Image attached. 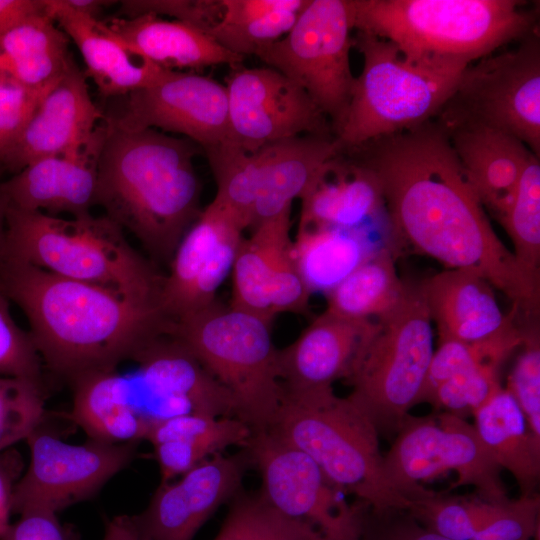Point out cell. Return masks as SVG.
I'll use <instances>...</instances> for the list:
<instances>
[{
    "label": "cell",
    "mask_w": 540,
    "mask_h": 540,
    "mask_svg": "<svg viewBox=\"0 0 540 540\" xmlns=\"http://www.w3.org/2000/svg\"><path fill=\"white\" fill-rule=\"evenodd\" d=\"M377 181L396 245L479 275L518 315L539 319L540 280L491 226L443 128L431 120L342 152Z\"/></svg>",
    "instance_id": "1"
},
{
    "label": "cell",
    "mask_w": 540,
    "mask_h": 540,
    "mask_svg": "<svg viewBox=\"0 0 540 540\" xmlns=\"http://www.w3.org/2000/svg\"><path fill=\"white\" fill-rule=\"evenodd\" d=\"M0 289L25 314L43 364L70 382L116 368L172 327L157 303L17 260L0 261Z\"/></svg>",
    "instance_id": "2"
},
{
    "label": "cell",
    "mask_w": 540,
    "mask_h": 540,
    "mask_svg": "<svg viewBox=\"0 0 540 540\" xmlns=\"http://www.w3.org/2000/svg\"><path fill=\"white\" fill-rule=\"evenodd\" d=\"M104 124L96 205L132 233L154 260L169 265L203 210L193 163L201 148L187 138L126 127L107 116Z\"/></svg>",
    "instance_id": "3"
},
{
    "label": "cell",
    "mask_w": 540,
    "mask_h": 540,
    "mask_svg": "<svg viewBox=\"0 0 540 540\" xmlns=\"http://www.w3.org/2000/svg\"><path fill=\"white\" fill-rule=\"evenodd\" d=\"M516 0H351L353 27L418 63L469 65L538 27Z\"/></svg>",
    "instance_id": "4"
},
{
    "label": "cell",
    "mask_w": 540,
    "mask_h": 540,
    "mask_svg": "<svg viewBox=\"0 0 540 540\" xmlns=\"http://www.w3.org/2000/svg\"><path fill=\"white\" fill-rule=\"evenodd\" d=\"M2 259L159 304L164 275L105 214L61 218L7 207Z\"/></svg>",
    "instance_id": "5"
},
{
    "label": "cell",
    "mask_w": 540,
    "mask_h": 540,
    "mask_svg": "<svg viewBox=\"0 0 540 540\" xmlns=\"http://www.w3.org/2000/svg\"><path fill=\"white\" fill-rule=\"evenodd\" d=\"M310 457L328 481L374 512L407 510L384 473L379 434L369 419L333 387L286 393L266 430Z\"/></svg>",
    "instance_id": "6"
},
{
    "label": "cell",
    "mask_w": 540,
    "mask_h": 540,
    "mask_svg": "<svg viewBox=\"0 0 540 540\" xmlns=\"http://www.w3.org/2000/svg\"><path fill=\"white\" fill-rule=\"evenodd\" d=\"M353 47L362 55L363 68L333 135L338 152L433 120L468 66L410 62L393 43L358 31Z\"/></svg>",
    "instance_id": "7"
},
{
    "label": "cell",
    "mask_w": 540,
    "mask_h": 540,
    "mask_svg": "<svg viewBox=\"0 0 540 540\" xmlns=\"http://www.w3.org/2000/svg\"><path fill=\"white\" fill-rule=\"evenodd\" d=\"M271 325L216 301L170 331L230 393L236 417L253 433L272 426L284 396Z\"/></svg>",
    "instance_id": "8"
},
{
    "label": "cell",
    "mask_w": 540,
    "mask_h": 540,
    "mask_svg": "<svg viewBox=\"0 0 540 540\" xmlns=\"http://www.w3.org/2000/svg\"><path fill=\"white\" fill-rule=\"evenodd\" d=\"M376 322L375 333L345 379L352 387L347 398L379 435L391 438L418 404L434 353L421 282H405L399 302Z\"/></svg>",
    "instance_id": "9"
},
{
    "label": "cell",
    "mask_w": 540,
    "mask_h": 540,
    "mask_svg": "<svg viewBox=\"0 0 540 540\" xmlns=\"http://www.w3.org/2000/svg\"><path fill=\"white\" fill-rule=\"evenodd\" d=\"M433 120L443 129L483 126L506 133L540 158L539 26L513 49L469 64Z\"/></svg>",
    "instance_id": "10"
},
{
    "label": "cell",
    "mask_w": 540,
    "mask_h": 540,
    "mask_svg": "<svg viewBox=\"0 0 540 540\" xmlns=\"http://www.w3.org/2000/svg\"><path fill=\"white\" fill-rule=\"evenodd\" d=\"M388 484L409 502L430 493L420 484L447 471L458 474L452 487L470 485L483 501L508 500L501 466L464 418L443 412L405 418L383 459Z\"/></svg>",
    "instance_id": "11"
},
{
    "label": "cell",
    "mask_w": 540,
    "mask_h": 540,
    "mask_svg": "<svg viewBox=\"0 0 540 540\" xmlns=\"http://www.w3.org/2000/svg\"><path fill=\"white\" fill-rule=\"evenodd\" d=\"M352 30L351 0H308L289 32L255 55L306 91L329 120L333 135L355 81Z\"/></svg>",
    "instance_id": "12"
},
{
    "label": "cell",
    "mask_w": 540,
    "mask_h": 540,
    "mask_svg": "<svg viewBox=\"0 0 540 540\" xmlns=\"http://www.w3.org/2000/svg\"><path fill=\"white\" fill-rule=\"evenodd\" d=\"M261 477L258 490L279 513L327 540H360L363 503L349 504L315 462L268 431L252 433L243 446Z\"/></svg>",
    "instance_id": "13"
},
{
    "label": "cell",
    "mask_w": 540,
    "mask_h": 540,
    "mask_svg": "<svg viewBox=\"0 0 540 540\" xmlns=\"http://www.w3.org/2000/svg\"><path fill=\"white\" fill-rule=\"evenodd\" d=\"M43 424L26 439L30 462L14 488L12 514L29 510L57 514L87 500L136 456L139 443L88 439L70 444Z\"/></svg>",
    "instance_id": "14"
},
{
    "label": "cell",
    "mask_w": 540,
    "mask_h": 540,
    "mask_svg": "<svg viewBox=\"0 0 540 540\" xmlns=\"http://www.w3.org/2000/svg\"><path fill=\"white\" fill-rule=\"evenodd\" d=\"M225 88L228 126L221 144L253 152L302 135L333 137L329 120L306 91L273 68L235 67Z\"/></svg>",
    "instance_id": "15"
},
{
    "label": "cell",
    "mask_w": 540,
    "mask_h": 540,
    "mask_svg": "<svg viewBox=\"0 0 540 540\" xmlns=\"http://www.w3.org/2000/svg\"><path fill=\"white\" fill-rule=\"evenodd\" d=\"M89 373L71 381L68 417L89 439L139 443L152 428L172 416L193 413L190 404L158 387L140 365Z\"/></svg>",
    "instance_id": "16"
},
{
    "label": "cell",
    "mask_w": 540,
    "mask_h": 540,
    "mask_svg": "<svg viewBox=\"0 0 540 540\" xmlns=\"http://www.w3.org/2000/svg\"><path fill=\"white\" fill-rule=\"evenodd\" d=\"M243 226L212 200L180 240L164 275L159 304L172 323L216 302V293L232 272Z\"/></svg>",
    "instance_id": "17"
},
{
    "label": "cell",
    "mask_w": 540,
    "mask_h": 540,
    "mask_svg": "<svg viewBox=\"0 0 540 540\" xmlns=\"http://www.w3.org/2000/svg\"><path fill=\"white\" fill-rule=\"evenodd\" d=\"M253 468L246 448L231 455L216 454L180 476L160 483L148 506L130 516L141 540H193L206 521L244 488Z\"/></svg>",
    "instance_id": "18"
},
{
    "label": "cell",
    "mask_w": 540,
    "mask_h": 540,
    "mask_svg": "<svg viewBox=\"0 0 540 540\" xmlns=\"http://www.w3.org/2000/svg\"><path fill=\"white\" fill-rule=\"evenodd\" d=\"M291 208L254 226L243 237L232 267L229 306L269 322L281 313H304L311 292L293 257Z\"/></svg>",
    "instance_id": "19"
},
{
    "label": "cell",
    "mask_w": 540,
    "mask_h": 540,
    "mask_svg": "<svg viewBox=\"0 0 540 540\" xmlns=\"http://www.w3.org/2000/svg\"><path fill=\"white\" fill-rule=\"evenodd\" d=\"M111 118L130 128L183 135L205 151L226 139L227 92L210 77L167 70L152 85L126 95L123 111Z\"/></svg>",
    "instance_id": "20"
},
{
    "label": "cell",
    "mask_w": 540,
    "mask_h": 540,
    "mask_svg": "<svg viewBox=\"0 0 540 540\" xmlns=\"http://www.w3.org/2000/svg\"><path fill=\"white\" fill-rule=\"evenodd\" d=\"M104 118L86 76L74 64L43 96L0 166L13 175L36 160L79 152L96 139Z\"/></svg>",
    "instance_id": "21"
},
{
    "label": "cell",
    "mask_w": 540,
    "mask_h": 540,
    "mask_svg": "<svg viewBox=\"0 0 540 540\" xmlns=\"http://www.w3.org/2000/svg\"><path fill=\"white\" fill-rule=\"evenodd\" d=\"M376 329V320L349 318L325 310L297 339L278 350L284 392L304 393L345 380Z\"/></svg>",
    "instance_id": "22"
},
{
    "label": "cell",
    "mask_w": 540,
    "mask_h": 540,
    "mask_svg": "<svg viewBox=\"0 0 540 540\" xmlns=\"http://www.w3.org/2000/svg\"><path fill=\"white\" fill-rule=\"evenodd\" d=\"M439 342L481 344L522 331L516 311L502 312L493 286L479 275L446 269L421 282Z\"/></svg>",
    "instance_id": "23"
},
{
    "label": "cell",
    "mask_w": 540,
    "mask_h": 540,
    "mask_svg": "<svg viewBox=\"0 0 540 540\" xmlns=\"http://www.w3.org/2000/svg\"><path fill=\"white\" fill-rule=\"evenodd\" d=\"M104 135L103 120L87 148L36 160L1 182L7 206L52 216L91 213L96 205L97 162Z\"/></svg>",
    "instance_id": "24"
},
{
    "label": "cell",
    "mask_w": 540,
    "mask_h": 540,
    "mask_svg": "<svg viewBox=\"0 0 540 540\" xmlns=\"http://www.w3.org/2000/svg\"><path fill=\"white\" fill-rule=\"evenodd\" d=\"M46 13L77 46L87 74L105 97L126 96L167 71L128 49L98 18L79 14L64 0H45Z\"/></svg>",
    "instance_id": "25"
},
{
    "label": "cell",
    "mask_w": 540,
    "mask_h": 540,
    "mask_svg": "<svg viewBox=\"0 0 540 540\" xmlns=\"http://www.w3.org/2000/svg\"><path fill=\"white\" fill-rule=\"evenodd\" d=\"M443 130L480 203L499 222L515 197L533 153L517 138L491 128L462 126Z\"/></svg>",
    "instance_id": "26"
},
{
    "label": "cell",
    "mask_w": 540,
    "mask_h": 540,
    "mask_svg": "<svg viewBox=\"0 0 540 540\" xmlns=\"http://www.w3.org/2000/svg\"><path fill=\"white\" fill-rule=\"evenodd\" d=\"M103 23L136 55L166 70H197L215 65L235 68L244 60L186 22L144 14L131 18L115 16Z\"/></svg>",
    "instance_id": "27"
},
{
    "label": "cell",
    "mask_w": 540,
    "mask_h": 540,
    "mask_svg": "<svg viewBox=\"0 0 540 540\" xmlns=\"http://www.w3.org/2000/svg\"><path fill=\"white\" fill-rule=\"evenodd\" d=\"M263 162L250 228L291 208L338 154L333 137L302 135L262 147Z\"/></svg>",
    "instance_id": "28"
},
{
    "label": "cell",
    "mask_w": 540,
    "mask_h": 540,
    "mask_svg": "<svg viewBox=\"0 0 540 540\" xmlns=\"http://www.w3.org/2000/svg\"><path fill=\"white\" fill-rule=\"evenodd\" d=\"M301 202L298 229L368 228L386 212L373 175L344 153L330 161Z\"/></svg>",
    "instance_id": "29"
},
{
    "label": "cell",
    "mask_w": 540,
    "mask_h": 540,
    "mask_svg": "<svg viewBox=\"0 0 540 540\" xmlns=\"http://www.w3.org/2000/svg\"><path fill=\"white\" fill-rule=\"evenodd\" d=\"M252 433L237 417L184 413L156 424L146 441L153 446L160 483H166L230 446L243 447Z\"/></svg>",
    "instance_id": "30"
},
{
    "label": "cell",
    "mask_w": 540,
    "mask_h": 540,
    "mask_svg": "<svg viewBox=\"0 0 540 540\" xmlns=\"http://www.w3.org/2000/svg\"><path fill=\"white\" fill-rule=\"evenodd\" d=\"M69 38L46 11L0 36V74L27 87L48 90L76 64Z\"/></svg>",
    "instance_id": "31"
},
{
    "label": "cell",
    "mask_w": 540,
    "mask_h": 540,
    "mask_svg": "<svg viewBox=\"0 0 540 540\" xmlns=\"http://www.w3.org/2000/svg\"><path fill=\"white\" fill-rule=\"evenodd\" d=\"M473 416L478 436L501 468L513 475L521 496L537 494L540 439L531 431L512 394L500 386Z\"/></svg>",
    "instance_id": "32"
},
{
    "label": "cell",
    "mask_w": 540,
    "mask_h": 540,
    "mask_svg": "<svg viewBox=\"0 0 540 540\" xmlns=\"http://www.w3.org/2000/svg\"><path fill=\"white\" fill-rule=\"evenodd\" d=\"M392 243L376 242L369 228L298 229L293 240L297 269L312 293L325 295L359 266ZM396 248V247H395Z\"/></svg>",
    "instance_id": "33"
},
{
    "label": "cell",
    "mask_w": 540,
    "mask_h": 540,
    "mask_svg": "<svg viewBox=\"0 0 540 540\" xmlns=\"http://www.w3.org/2000/svg\"><path fill=\"white\" fill-rule=\"evenodd\" d=\"M219 20L206 33L227 51L245 57L285 36L308 0H220Z\"/></svg>",
    "instance_id": "34"
},
{
    "label": "cell",
    "mask_w": 540,
    "mask_h": 540,
    "mask_svg": "<svg viewBox=\"0 0 540 540\" xmlns=\"http://www.w3.org/2000/svg\"><path fill=\"white\" fill-rule=\"evenodd\" d=\"M396 253L388 246L359 266L326 294V310L356 319H377L391 310L405 289L397 274Z\"/></svg>",
    "instance_id": "35"
},
{
    "label": "cell",
    "mask_w": 540,
    "mask_h": 540,
    "mask_svg": "<svg viewBox=\"0 0 540 540\" xmlns=\"http://www.w3.org/2000/svg\"><path fill=\"white\" fill-rule=\"evenodd\" d=\"M204 152L217 187L213 200L231 212L244 229L250 228L260 183L262 148L245 152L219 144Z\"/></svg>",
    "instance_id": "36"
},
{
    "label": "cell",
    "mask_w": 540,
    "mask_h": 540,
    "mask_svg": "<svg viewBox=\"0 0 540 540\" xmlns=\"http://www.w3.org/2000/svg\"><path fill=\"white\" fill-rule=\"evenodd\" d=\"M214 540H327L313 528L271 507L259 491L244 489L230 502Z\"/></svg>",
    "instance_id": "37"
},
{
    "label": "cell",
    "mask_w": 540,
    "mask_h": 540,
    "mask_svg": "<svg viewBox=\"0 0 540 540\" xmlns=\"http://www.w3.org/2000/svg\"><path fill=\"white\" fill-rule=\"evenodd\" d=\"M509 235L522 269L540 280V158L532 154L520 177L515 197L499 220Z\"/></svg>",
    "instance_id": "38"
},
{
    "label": "cell",
    "mask_w": 540,
    "mask_h": 540,
    "mask_svg": "<svg viewBox=\"0 0 540 540\" xmlns=\"http://www.w3.org/2000/svg\"><path fill=\"white\" fill-rule=\"evenodd\" d=\"M490 502L430 491L409 502L407 512L425 529L451 540H472Z\"/></svg>",
    "instance_id": "39"
},
{
    "label": "cell",
    "mask_w": 540,
    "mask_h": 540,
    "mask_svg": "<svg viewBox=\"0 0 540 540\" xmlns=\"http://www.w3.org/2000/svg\"><path fill=\"white\" fill-rule=\"evenodd\" d=\"M45 417L44 386L0 376V452L26 441L44 423Z\"/></svg>",
    "instance_id": "40"
},
{
    "label": "cell",
    "mask_w": 540,
    "mask_h": 540,
    "mask_svg": "<svg viewBox=\"0 0 540 540\" xmlns=\"http://www.w3.org/2000/svg\"><path fill=\"white\" fill-rule=\"evenodd\" d=\"M522 351L508 377L512 394L537 439H540V331L539 323L526 326Z\"/></svg>",
    "instance_id": "41"
},
{
    "label": "cell",
    "mask_w": 540,
    "mask_h": 540,
    "mask_svg": "<svg viewBox=\"0 0 540 540\" xmlns=\"http://www.w3.org/2000/svg\"><path fill=\"white\" fill-rule=\"evenodd\" d=\"M498 365L483 364L443 382L430 404L436 410L462 417L472 414L501 386Z\"/></svg>",
    "instance_id": "42"
},
{
    "label": "cell",
    "mask_w": 540,
    "mask_h": 540,
    "mask_svg": "<svg viewBox=\"0 0 540 540\" xmlns=\"http://www.w3.org/2000/svg\"><path fill=\"white\" fill-rule=\"evenodd\" d=\"M9 303L0 289V376L26 379L44 386L42 359L29 332L13 319Z\"/></svg>",
    "instance_id": "43"
},
{
    "label": "cell",
    "mask_w": 540,
    "mask_h": 540,
    "mask_svg": "<svg viewBox=\"0 0 540 540\" xmlns=\"http://www.w3.org/2000/svg\"><path fill=\"white\" fill-rule=\"evenodd\" d=\"M540 496L490 503L472 540H531L539 532Z\"/></svg>",
    "instance_id": "44"
},
{
    "label": "cell",
    "mask_w": 540,
    "mask_h": 540,
    "mask_svg": "<svg viewBox=\"0 0 540 540\" xmlns=\"http://www.w3.org/2000/svg\"><path fill=\"white\" fill-rule=\"evenodd\" d=\"M49 90L30 88L0 74V161Z\"/></svg>",
    "instance_id": "45"
},
{
    "label": "cell",
    "mask_w": 540,
    "mask_h": 540,
    "mask_svg": "<svg viewBox=\"0 0 540 540\" xmlns=\"http://www.w3.org/2000/svg\"><path fill=\"white\" fill-rule=\"evenodd\" d=\"M221 1L208 0H126L121 1L118 17L144 14L167 15L207 31L220 18Z\"/></svg>",
    "instance_id": "46"
},
{
    "label": "cell",
    "mask_w": 540,
    "mask_h": 540,
    "mask_svg": "<svg viewBox=\"0 0 540 540\" xmlns=\"http://www.w3.org/2000/svg\"><path fill=\"white\" fill-rule=\"evenodd\" d=\"M360 540H451L421 526L407 511L391 509L374 512L368 507L363 514Z\"/></svg>",
    "instance_id": "47"
},
{
    "label": "cell",
    "mask_w": 540,
    "mask_h": 540,
    "mask_svg": "<svg viewBox=\"0 0 540 540\" xmlns=\"http://www.w3.org/2000/svg\"><path fill=\"white\" fill-rule=\"evenodd\" d=\"M19 516L8 525L0 540H80L76 529L62 523L56 513L29 510Z\"/></svg>",
    "instance_id": "48"
},
{
    "label": "cell",
    "mask_w": 540,
    "mask_h": 540,
    "mask_svg": "<svg viewBox=\"0 0 540 540\" xmlns=\"http://www.w3.org/2000/svg\"><path fill=\"white\" fill-rule=\"evenodd\" d=\"M21 454L14 448L0 452V537L10 524L14 488L23 473Z\"/></svg>",
    "instance_id": "49"
},
{
    "label": "cell",
    "mask_w": 540,
    "mask_h": 540,
    "mask_svg": "<svg viewBox=\"0 0 540 540\" xmlns=\"http://www.w3.org/2000/svg\"><path fill=\"white\" fill-rule=\"evenodd\" d=\"M45 11V0H0V36L22 20Z\"/></svg>",
    "instance_id": "50"
},
{
    "label": "cell",
    "mask_w": 540,
    "mask_h": 540,
    "mask_svg": "<svg viewBox=\"0 0 540 540\" xmlns=\"http://www.w3.org/2000/svg\"><path fill=\"white\" fill-rule=\"evenodd\" d=\"M65 4L79 14L97 18L98 13L103 7L114 1H102V0H64Z\"/></svg>",
    "instance_id": "51"
},
{
    "label": "cell",
    "mask_w": 540,
    "mask_h": 540,
    "mask_svg": "<svg viewBox=\"0 0 540 540\" xmlns=\"http://www.w3.org/2000/svg\"><path fill=\"white\" fill-rule=\"evenodd\" d=\"M127 516H117L109 520L103 540H126Z\"/></svg>",
    "instance_id": "52"
},
{
    "label": "cell",
    "mask_w": 540,
    "mask_h": 540,
    "mask_svg": "<svg viewBox=\"0 0 540 540\" xmlns=\"http://www.w3.org/2000/svg\"><path fill=\"white\" fill-rule=\"evenodd\" d=\"M7 202L1 190L0 182V261L3 257L4 245H5V234H6V211H7Z\"/></svg>",
    "instance_id": "53"
},
{
    "label": "cell",
    "mask_w": 540,
    "mask_h": 540,
    "mask_svg": "<svg viewBox=\"0 0 540 540\" xmlns=\"http://www.w3.org/2000/svg\"><path fill=\"white\" fill-rule=\"evenodd\" d=\"M126 540H141L132 526L130 516H127Z\"/></svg>",
    "instance_id": "54"
}]
</instances>
